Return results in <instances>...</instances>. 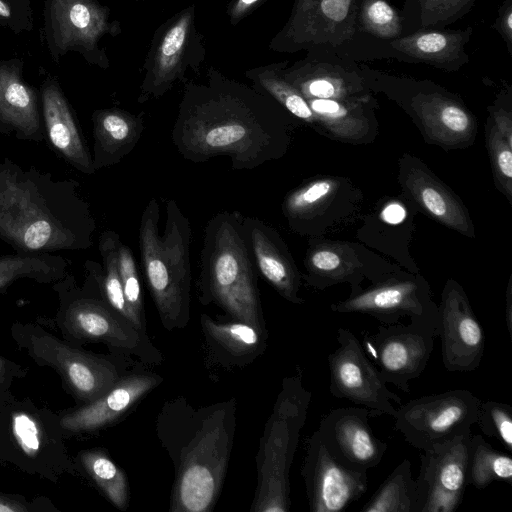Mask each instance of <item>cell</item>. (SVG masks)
<instances>
[{
  "label": "cell",
  "mask_w": 512,
  "mask_h": 512,
  "mask_svg": "<svg viewBox=\"0 0 512 512\" xmlns=\"http://www.w3.org/2000/svg\"><path fill=\"white\" fill-rule=\"evenodd\" d=\"M59 511L46 497L27 500L22 495L0 491V512H55Z\"/></svg>",
  "instance_id": "47"
},
{
  "label": "cell",
  "mask_w": 512,
  "mask_h": 512,
  "mask_svg": "<svg viewBox=\"0 0 512 512\" xmlns=\"http://www.w3.org/2000/svg\"><path fill=\"white\" fill-rule=\"evenodd\" d=\"M481 400L471 391L449 390L401 404L394 428L420 451L472 433Z\"/></svg>",
  "instance_id": "15"
},
{
  "label": "cell",
  "mask_w": 512,
  "mask_h": 512,
  "mask_svg": "<svg viewBox=\"0 0 512 512\" xmlns=\"http://www.w3.org/2000/svg\"><path fill=\"white\" fill-rule=\"evenodd\" d=\"M361 0H295L287 22L269 43L272 51L336 53L361 31Z\"/></svg>",
  "instance_id": "13"
},
{
  "label": "cell",
  "mask_w": 512,
  "mask_h": 512,
  "mask_svg": "<svg viewBox=\"0 0 512 512\" xmlns=\"http://www.w3.org/2000/svg\"><path fill=\"white\" fill-rule=\"evenodd\" d=\"M358 21L362 32L380 40L404 35L401 13L387 0H361Z\"/></svg>",
  "instance_id": "42"
},
{
  "label": "cell",
  "mask_w": 512,
  "mask_h": 512,
  "mask_svg": "<svg viewBox=\"0 0 512 512\" xmlns=\"http://www.w3.org/2000/svg\"><path fill=\"white\" fill-rule=\"evenodd\" d=\"M267 0H230L226 14L232 26L239 24Z\"/></svg>",
  "instance_id": "50"
},
{
  "label": "cell",
  "mask_w": 512,
  "mask_h": 512,
  "mask_svg": "<svg viewBox=\"0 0 512 512\" xmlns=\"http://www.w3.org/2000/svg\"><path fill=\"white\" fill-rule=\"evenodd\" d=\"M201 324L213 347L233 362L251 361L260 353L262 344H265L264 330L242 321L222 323L203 314Z\"/></svg>",
  "instance_id": "35"
},
{
  "label": "cell",
  "mask_w": 512,
  "mask_h": 512,
  "mask_svg": "<svg viewBox=\"0 0 512 512\" xmlns=\"http://www.w3.org/2000/svg\"><path fill=\"white\" fill-rule=\"evenodd\" d=\"M69 265L68 259L53 253L0 255V292L24 279L52 285L69 272Z\"/></svg>",
  "instance_id": "34"
},
{
  "label": "cell",
  "mask_w": 512,
  "mask_h": 512,
  "mask_svg": "<svg viewBox=\"0 0 512 512\" xmlns=\"http://www.w3.org/2000/svg\"><path fill=\"white\" fill-rule=\"evenodd\" d=\"M10 331L17 347L33 362L58 373L63 388L78 405L101 397L121 378L106 357L85 351L39 325L15 322Z\"/></svg>",
  "instance_id": "10"
},
{
  "label": "cell",
  "mask_w": 512,
  "mask_h": 512,
  "mask_svg": "<svg viewBox=\"0 0 512 512\" xmlns=\"http://www.w3.org/2000/svg\"><path fill=\"white\" fill-rule=\"evenodd\" d=\"M419 211L402 194L380 199L370 213L361 217L362 225L356 237L367 247L393 258L410 273L419 268L410 254V244L416 229Z\"/></svg>",
  "instance_id": "26"
},
{
  "label": "cell",
  "mask_w": 512,
  "mask_h": 512,
  "mask_svg": "<svg viewBox=\"0 0 512 512\" xmlns=\"http://www.w3.org/2000/svg\"><path fill=\"white\" fill-rule=\"evenodd\" d=\"M372 92L385 94L412 119L424 141L445 150L473 145L477 120L454 93L430 80H415L361 68Z\"/></svg>",
  "instance_id": "9"
},
{
  "label": "cell",
  "mask_w": 512,
  "mask_h": 512,
  "mask_svg": "<svg viewBox=\"0 0 512 512\" xmlns=\"http://www.w3.org/2000/svg\"><path fill=\"white\" fill-rule=\"evenodd\" d=\"M398 182L401 194L419 212L462 236L475 237V227L465 204L419 157L410 153L400 156Z\"/></svg>",
  "instance_id": "23"
},
{
  "label": "cell",
  "mask_w": 512,
  "mask_h": 512,
  "mask_svg": "<svg viewBox=\"0 0 512 512\" xmlns=\"http://www.w3.org/2000/svg\"><path fill=\"white\" fill-rule=\"evenodd\" d=\"M85 279L79 286L69 272L52 284L58 296L55 322L63 339L75 345L104 343L112 348L135 354L145 360L156 361L157 351L145 336L116 312L104 299L100 276L102 265L87 260Z\"/></svg>",
  "instance_id": "7"
},
{
  "label": "cell",
  "mask_w": 512,
  "mask_h": 512,
  "mask_svg": "<svg viewBox=\"0 0 512 512\" xmlns=\"http://www.w3.org/2000/svg\"><path fill=\"white\" fill-rule=\"evenodd\" d=\"M289 61L271 63L247 70L244 75L253 86L266 93L292 116L319 132L318 123L307 100L283 76L282 69Z\"/></svg>",
  "instance_id": "36"
},
{
  "label": "cell",
  "mask_w": 512,
  "mask_h": 512,
  "mask_svg": "<svg viewBox=\"0 0 512 512\" xmlns=\"http://www.w3.org/2000/svg\"><path fill=\"white\" fill-rule=\"evenodd\" d=\"M135 1H145V0H135Z\"/></svg>",
  "instance_id": "53"
},
{
  "label": "cell",
  "mask_w": 512,
  "mask_h": 512,
  "mask_svg": "<svg viewBox=\"0 0 512 512\" xmlns=\"http://www.w3.org/2000/svg\"><path fill=\"white\" fill-rule=\"evenodd\" d=\"M475 0H406L401 12L403 29H440L466 15Z\"/></svg>",
  "instance_id": "39"
},
{
  "label": "cell",
  "mask_w": 512,
  "mask_h": 512,
  "mask_svg": "<svg viewBox=\"0 0 512 512\" xmlns=\"http://www.w3.org/2000/svg\"><path fill=\"white\" fill-rule=\"evenodd\" d=\"M44 14L46 40L55 59L75 51L91 65L109 67L99 43L106 35H118L121 27L110 20L107 6L97 0H46Z\"/></svg>",
  "instance_id": "16"
},
{
  "label": "cell",
  "mask_w": 512,
  "mask_h": 512,
  "mask_svg": "<svg viewBox=\"0 0 512 512\" xmlns=\"http://www.w3.org/2000/svg\"><path fill=\"white\" fill-rule=\"evenodd\" d=\"M161 381L162 378L154 374L121 377L101 397L61 413L64 434L70 437L92 433L114 423Z\"/></svg>",
  "instance_id": "28"
},
{
  "label": "cell",
  "mask_w": 512,
  "mask_h": 512,
  "mask_svg": "<svg viewBox=\"0 0 512 512\" xmlns=\"http://www.w3.org/2000/svg\"><path fill=\"white\" fill-rule=\"evenodd\" d=\"M473 34L465 29H419L388 42L389 47L410 60L448 72L458 71L469 62L466 45Z\"/></svg>",
  "instance_id": "32"
},
{
  "label": "cell",
  "mask_w": 512,
  "mask_h": 512,
  "mask_svg": "<svg viewBox=\"0 0 512 512\" xmlns=\"http://www.w3.org/2000/svg\"><path fill=\"white\" fill-rule=\"evenodd\" d=\"M74 179L0 161V240L16 252L84 251L96 220Z\"/></svg>",
  "instance_id": "2"
},
{
  "label": "cell",
  "mask_w": 512,
  "mask_h": 512,
  "mask_svg": "<svg viewBox=\"0 0 512 512\" xmlns=\"http://www.w3.org/2000/svg\"><path fill=\"white\" fill-rule=\"evenodd\" d=\"M206 58L203 34L196 23V6L183 8L154 32L147 52L138 103L158 99L188 75L198 74Z\"/></svg>",
  "instance_id": "11"
},
{
  "label": "cell",
  "mask_w": 512,
  "mask_h": 512,
  "mask_svg": "<svg viewBox=\"0 0 512 512\" xmlns=\"http://www.w3.org/2000/svg\"><path fill=\"white\" fill-rule=\"evenodd\" d=\"M330 309L335 313L369 315L383 325L399 323L407 317L410 322L427 325L438 333V305L420 273L398 271L332 303Z\"/></svg>",
  "instance_id": "14"
},
{
  "label": "cell",
  "mask_w": 512,
  "mask_h": 512,
  "mask_svg": "<svg viewBox=\"0 0 512 512\" xmlns=\"http://www.w3.org/2000/svg\"><path fill=\"white\" fill-rule=\"evenodd\" d=\"M27 369L0 354V390L9 389L17 378H23Z\"/></svg>",
  "instance_id": "51"
},
{
  "label": "cell",
  "mask_w": 512,
  "mask_h": 512,
  "mask_svg": "<svg viewBox=\"0 0 512 512\" xmlns=\"http://www.w3.org/2000/svg\"><path fill=\"white\" fill-rule=\"evenodd\" d=\"M505 323L512 338V276L509 277L505 296Z\"/></svg>",
  "instance_id": "52"
},
{
  "label": "cell",
  "mask_w": 512,
  "mask_h": 512,
  "mask_svg": "<svg viewBox=\"0 0 512 512\" xmlns=\"http://www.w3.org/2000/svg\"><path fill=\"white\" fill-rule=\"evenodd\" d=\"M494 481L512 485V459L495 449L480 434L471 436L468 458V485L484 489Z\"/></svg>",
  "instance_id": "40"
},
{
  "label": "cell",
  "mask_w": 512,
  "mask_h": 512,
  "mask_svg": "<svg viewBox=\"0 0 512 512\" xmlns=\"http://www.w3.org/2000/svg\"><path fill=\"white\" fill-rule=\"evenodd\" d=\"M321 135L349 144H369L378 135L377 102L372 94L352 99H306Z\"/></svg>",
  "instance_id": "29"
},
{
  "label": "cell",
  "mask_w": 512,
  "mask_h": 512,
  "mask_svg": "<svg viewBox=\"0 0 512 512\" xmlns=\"http://www.w3.org/2000/svg\"><path fill=\"white\" fill-rule=\"evenodd\" d=\"M363 192L342 176L318 175L289 191L282 213L294 233L323 237L360 217Z\"/></svg>",
  "instance_id": "12"
},
{
  "label": "cell",
  "mask_w": 512,
  "mask_h": 512,
  "mask_svg": "<svg viewBox=\"0 0 512 512\" xmlns=\"http://www.w3.org/2000/svg\"><path fill=\"white\" fill-rule=\"evenodd\" d=\"M472 433L436 444L420 455L414 512H454L468 486Z\"/></svg>",
  "instance_id": "19"
},
{
  "label": "cell",
  "mask_w": 512,
  "mask_h": 512,
  "mask_svg": "<svg viewBox=\"0 0 512 512\" xmlns=\"http://www.w3.org/2000/svg\"><path fill=\"white\" fill-rule=\"evenodd\" d=\"M506 94L502 91L497 101L488 107V119L499 133L512 143V109L510 104L506 105L504 102Z\"/></svg>",
  "instance_id": "48"
},
{
  "label": "cell",
  "mask_w": 512,
  "mask_h": 512,
  "mask_svg": "<svg viewBox=\"0 0 512 512\" xmlns=\"http://www.w3.org/2000/svg\"><path fill=\"white\" fill-rule=\"evenodd\" d=\"M304 258L306 273L302 279L311 287L324 290L348 283L351 293L358 292L364 281L370 284L405 270L360 243L310 237Z\"/></svg>",
  "instance_id": "17"
},
{
  "label": "cell",
  "mask_w": 512,
  "mask_h": 512,
  "mask_svg": "<svg viewBox=\"0 0 512 512\" xmlns=\"http://www.w3.org/2000/svg\"><path fill=\"white\" fill-rule=\"evenodd\" d=\"M0 133L18 140L42 142L45 131L35 90L16 64L0 62Z\"/></svg>",
  "instance_id": "31"
},
{
  "label": "cell",
  "mask_w": 512,
  "mask_h": 512,
  "mask_svg": "<svg viewBox=\"0 0 512 512\" xmlns=\"http://www.w3.org/2000/svg\"><path fill=\"white\" fill-rule=\"evenodd\" d=\"M176 400L163 409L158 434L175 467L172 512H208L218 499L235 431L228 402L194 409Z\"/></svg>",
  "instance_id": "3"
},
{
  "label": "cell",
  "mask_w": 512,
  "mask_h": 512,
  "mask_svg": "<svg viewBox=\"0 0 512 512\" xmlns=\"http://www.w3.org/2000/svg\"><path fill=\"white\" fill-rule=\"evenodd\" d=\"M311 512H340L357 501L368 488L367 472L340 465L316 432L306 441L301 469Z\"/></svg>",
  "instance_id": "22"
},
{
  "label": "cell",
  "mask_w": 512,
  "mask_h": 512,
  "mask_svg": "<svg viewBox=\"0 0 512 512\" xmlns=\"http://www.w3.org/2000/svg\"><path fill=\"white\" fill-rule=\"evenodd\" d=\"M282 74L305 99L343 100L372 94L361 69L336 53L309 51L305 58L284 66Z\"/></svg>",
  "instance_id": "25"
},
{
  "label": "cell",
  "mask_w": 512,
  "mask_h": 512,
  "mask_svg": "<svg viewBox=\"0 0 512 512\" xmlns=\"http://www.w3.org/2000/svg\"><path fill=\"white\" fill-rule=\"evenodd\" d=\"M437 335L433 328L418 323L381 324L375 334L364 338V346L383 380L410 393L409 383L425 370Z\"/></svg>",
  "instance_id": "20"
},
{
  "label": "cell",
  "mask_w": 512,
  "mask_h": 512,
  "mask_svg": "<svg viewBox=\"0 0 512 512\" xmlns=\"http://www.w3.org/2000/svg\"><path fill=\"white\" fill-rule=\"evenodd\" d=\"M297 121L255 86L210 66L204 80L185 83L171 140L188 161L226 156L234 169L252 170L285 156Z\"/></svg>",
  "instance_id": "1"
},
{
  "label": "cell",
  "mask_w": 512,
  "mask_h": 512,
  "mask_svg": "<svg viewBox=\"0 0 512 512\" xmlns=\"http://www.w3.org/2000/svg\"><path fill=\"white\" fill-rule=\"evenodd\" d=\"M485 137L495 187L512 204V143L499 133L488 118Z\"/></svg>",
  "instance_id": "43"
},
{
  "label": "cell",
  "mask_w": 512,
  "mask_h": 512,
  "mask_svg": "<svg viewBox=\"0 0 512 512\" xmlns=\"http://www.w3.org/2000/svg\"><path fill=\"white\" fill-rule=\"evenodd\" d=\"M155 197L140 221L139 248L144 275L165 328H182L189 319L191 226L174 199L166 201L164 233Z\"/></svg>",
  "instance_id": "4"
},
{
  "label": "cell",
  "mask_w": 512,
  "mask_h": 512,
  "mask_svg": "<svg viewBox=\"0 0 512 512\" xmlns=\"http://www.w3.org/2000/svg\"><path fill=\"white\" fill-rule=\"evenodd\" d=\"M311 396L303 385L301 372L284 378L260 439L256 457L258 481L251 511L290 510L289 472Z\"/></svg>",
  "instance_id": "8"
},
{
  "label": "cell",
  "mask_w": 512,
  "mask_h": 512,
  "mask_svg": "<svg viewBox=\"0 0 512 512\" xmlns=\"http://www.w3.org/2000/svg\"><path fill=\"white\" fill-rule=\"evenodd\" d=\"M416 499L415 479L411 462L401 461L372 497L361 508L362 512H414Z\"/></svg>",
  "instance_id": "38"
},
{
  "label": "cell",
  "mask_w": 512,
  "mask_h": 512,
  "mask_svg": "<svg viewBox=\"0 0 512 512\" xmlns=\"http://www.w3.org/2000/svg\"><path fill=\"white\" fill-rule=\"evenodd\" d=\"M143 115L120 108L93 112L92 160L96 171L118 164L134 149L144 131Z\"/></svg>",
  "instance_id": "33"
},
{
  "label": "cell",
  "mask_w": 512,
  "mask_h": 512,
  "mask_svg": "<svg viewBox=\"0 0 512 512\" xmlns=\"http://www.w3.org/2000/svg\"><path fill=\"white\" fill-rule=\"evenodd\" d=\"M482 433L512 452V408L497 401H481L476 423Z\"/></svg>",
  "instance_id": "44"
},
{
  "label": "cell",
  "mask_w": 512,
  "mask_h": 512,
  "mask_svg": "<svg viewBox=\"0 0 512 512\" xmlns=\"http://www.w3.org/2000/svg\"><path fill=\"white\" fill-rule=\"evenodd\" d=\"M0 24L15 32L30 30L33 26L30 0H0Z\"/></svg>",
  "instance_id": "46"
},
{
  "label": "cell",
  "mask_w": 512,
  "mask_h": 512,
  "mask_svg": "<svg viewBox=\"0 0 512 512\" xmlns=\"http://www.w3.org/2000/svg\"><path fill=\"white\" fill-rule=\"evenodd\" d=\"M119 235L113 230H104L98 239V248L102 258L100 286L106 302L137 330L144 332V326L131 311L123 291L117 263V244Z\"/></svg>",
  "instance_id": "41"
},
{
  "label": "cell",
  "mask_w": 512,
  "mask_h": 512,
  "mask_svg": "<svg viewBox=\"0 0 512 512\" xmlns=\"http://www.w3.org/2000/svg\"><path fill=\"white\" fill-rule=\"evenodd\" d=\"M370 411L362 406L331 410L315 431L329 452L342 466L368 472L379 465L387 444L373 432L369 423Z\"/></svg>",
  "instance_id": "24"
},
{
  "label": "cell",
  "mask_w": 512,
  "mask_h": 512,
  "mask_svg": "<svg viewBox=\"0 0 512 512\" xmlns=\"http://www.w3.org/2000/svg\"><path fill=\"white\" fill-rule=\"evenodd\" d=\"M117 263L126 301L137 320L143 325L142 291L135 258L131 249L121 239L117 244Z\"/></svg>",
  "instance_id": "45"
},
{
  "label": "cell",
  "mask_w": 512,
  "mask_h": 512,
  "mask_svg": "<svg viewBox=\"0 0 512 512\" xmlns=\"http://www.w3.org/2000/svg\"><path fill=\"white\" fill-rule=\"evenodd\" d=\"M438 305L442 362L449 372L476 370L483 358L485 336L464 288L448 279Z\"/></svg>",
  "instance_id": "21"
},
{
  "label": "cell",
  "mask_w": 512,
  "mask_h": 512,
  "mask_svg": "<svg viewBox=\"0 0 512 512\" xmlns=\"http://www.w3.org/2000/svg\"><path fill=\"white\" fill-rule=\"evenodd\" d=\"M337 342L338 347L327 358L331 395L367 408L370 415L386 414L394 418L397 409L392 402L401 405V398L388 389L358 338L340 327Z\"/></svg>",
  "instance_id": "18"
},
{
  "label": "cell",
  "mask_w": 512,
  "mask_h": 512,
  "mask_svg": "<svg viewBox=\"0 0 512 512\" xmlns=\"http://www.w3.org/2000/svg\"><path fill=\"white\" fill-rule=\"evenodd\" d=\"M41 111L45 137L51 146L79 172L94 174L92 155L65 95L53 79L42 86Z\"/></svg>",
  "instance_id": "30"
},
{
  "label": "cell",
  "mask_w": 512,
  "mask_h": 512,
  "mask_svg": "<svg viewBox=\"0 0 512 512\" xmlns=\"http://www.w3.org/2000/svg\"><path fill=\"white\" fill-rule=\"evenodd\" d=\"M506 43L509 54H512V0H504L497 12L492 25Z\"/></svg>",
  "instance_id": "49"
},
{
  "label": "cell",
  "mask_w": 512,
  "mask_h": 512,
  "mask_svg": "<svg viewBox=\"0 0 512 512\" xmlns=\"http://www.w3.org/2000/svg\"><path fill=\"white\" fill-rule=\"evenodd\" d=\"M65 438L60 414L0 390V462L56 483L78 472Z\"/></svg>",
  "instance_id": "6"
},
{
  "label": "cell",
  "mask_w": 512,
  "mask_h": 512,
  "mask_svg": "<svg viewBox=\"0 0 512 512\" xmlns=\"http://www.w3.org/2000/svg\"><path fill=\"white\" fill-rule=\"evenodd\" d=\"M242 229L256 269L285 300L303 304L302 275L280 234L256 217H244Z\"/></svg>",
  "instance_id": "27"
},
{
  "label": "cell",
  "mask_w": 512,
  "mask_h": 512,
  "mask_svg": "<svg viewBox=\"0 0 512 512\" xmlns=\"http://www.w3.org/2000/svg\"><path fill=\"white\" fill-rule=\"evenodd\" d=\"M77 471L85 474L118 509L128 506V483L120 469L100 448L84 449L74 457Z\"/></svg>",
  "instance_id": "37"
},
{
  "label": "cell",
  "mask_w": 512,
  "mask_h": 512,
  "mask_svg": "<svg viewBox=\"0 0 512 512\" xmlns=\"http://www.w3.org/2000/svg\"><path fill=\"white\" fill-rule=\"evenodd\" d=\"M238 211H223L209 220L201 251L200 288L238 321L264 330L257 271Z\"/></svg>",
  "instance_id": "5"
}]
</instances>
